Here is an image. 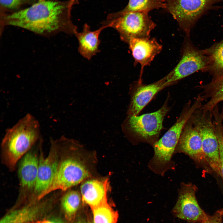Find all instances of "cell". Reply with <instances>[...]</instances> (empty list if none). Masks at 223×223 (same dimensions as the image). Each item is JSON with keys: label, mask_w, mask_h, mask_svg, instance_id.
Returning a JSON list of instances; mask_svg holds the SVG:
<instances>
[{"label": "cell", "mask_w": 223, "mask_h": 223, "mask_svg": "<svg viewBox=\"0 0 223 223\" xmlns=\"http://www.w3.org/2000/svg\"><path fill=\"white\" fill-rule=\"evenodd\" d=\"M199 223H223V209L216 211L211 215L207 217Z\"/></svg>", "instance_id": "26"}, {"label": "cell", "mask_w": 223, "mask_h": 223, "mask_svg": "<svg viewBox=\"0 0 223 223\" xmlns=\"http://www.w3.org/2000/svg\"><path fill=\"white\" fill-rule=\"evenodd\" d=\"M93 214V223H116L118 213L106 202L91 208Z\"/></svg>", "instance_id": "23"}, {"label": "cell", "mask_w": 223, "mask_h": 223, "mask_svg": "<svg viewBox=\"0 0 223 223\" xmlns=\"http://www.w3.org/2000/svg\"><path fill=\"white\" fill-rule=\"evenodd\" d=\"M108 181L96 178H87L80 187L82 201L91 208L107 202Z\"/></svg>", "instance_id": "16"}, {"label": "cell", "mask_w": 223, "mask_h": 223, "mask_svg": "<svg viewBox=\"0 0 223 223\" xmlns=\"http://www.w3.org/2000/svg\"><path fill=\"white\" fill-rule=\"evenodd\" d=\"M50 143L49 153L45 157L43 151L42 141L40 143L37 180L30 202L38 201L45 197V193L54 177L58 163V153L53 139H51Z\"/></svg>", "instance_id": "10"}, {"label": "cell", "mask_w": 223, "mask_h": 223, "mask_svg": "<svg viewBox=\"0 0 223 223\" xmlns=\"http://www.w3.org/2000/svg\"><path fill=\"white\" fill-rule=\"evenodd\" d=\"M29 0H0L1 6L5 9L16 10L28 2Z\"/></svg>", "instance_id": "25"}, {"label": "cell", "mask_w": 223, "mask_h": 223, "mask_svg": "<svg viewBox=\"0 0 223 223\" xmlns=\"http://www.w3.org/2000/svg\"><path fill=\"white\" fill-rule=\"evenodd\" d=\"M87 223H93V222L90 221H88Z\"/></svg>", "instance_id": "29"}, {"label": "cell", "mask_w": 223, "mask_h": 223, "mask_svg": "<svg viewBox=\"0 0 223 223\" xmlns=\"http://www.w3.org/2000/svg\"><path fill=\"white\" fill-rule=\"evenodd\" d=\"M31 202L22 208L7 213L1 220L0 223H28L38 218L45 211L48 204L46 201Z\"/></svg>", "instance_id": "18"}, {"label": "cell", "mask_w": 223, "mask_h": 223, "mask_svg": "<svg viewBox=\"0 0 223 223\" xmlns=\"http://www.w3.org/2000/svg\"><path fill=\"white\" fill-rule=\"evenodd\" d=\"M53 140L58 151V163L53 180L45 197L54 191H66L90 175L85 160L72 151V141L64 136Z\"/></svg>", "instance_id": "3"}, {"label": "cell", "mask_w": 223, "mask_h": 223, "mask_svg": "<svg viewBox=\"0 0 223 223\" xmlns=\"http://www.w3.org/2000/svg\"><path fill=\"white\" fill-rule=\"evenodd\" d=\"M33 223H63L60 221L58 220H44L42 221H34Z\"/></svg>", "instance_id": "27"}, {"label": "cell", "mask_w": 223, "mask_h": 223, "mask_svg": "<svg viewBox=\"0 0 223 223\" xmlns=\"http://www.w3.org/2000/svg\"><path fill=\"white\" fill-rule=\"evenodd\" d=\"M165 0H129L126 6L115 13L118 15L130 12H148L154 9H165Z\"/></svg>", "instance_id": "22"}, {"label": "cell", "mask_w": 223, "mask_h": 223, "mask_svg": "<svg viewBox=\"0 0 223 223\" xmlns=\"http://www.w3.org/2000/svg\"><path fill=\"white\" fill-rule=\"evenodd\" d=\"M202 101L197 97L194 103L183 112L175 124L155 143V155L159 161L165 163L169 160L185 125L201 107Z\"/></svg>", "instance_id": "8"}, {"label": "cell", "mask_w": 223, "mask_h": 223, "mask_svg": "<svg viewBox=\"0 0 223 223\" xmlns=\"http://www.w3.org/2000/svg\"><path fill=\"white\" fill-rule=\"evenodd\" d=\"M202 99H208L201 109L206 112H212L218 103L223 101V74L210 82L203 86Z\"/></svg>", "instance_id": "19"}, {"label": "cell", "mask_w": 223, "mask_h": 223, "mask_svg": "<svg viewBox=\"0 0 223 223\" xmlns=\"http://www.w3.org/2000/svg\"><path fill=\"white\" fill-rule=\"evenodd\" d=\"M39 122L27 114L6 131L1 144L2 164L11 171L15 169L18 161L41 138Z\"/></svg>", "instance_id": "2"}, {"label": "cell", "mask_w": 223, "mask_h": 223, "mask_svg": "<svg viewBox=\"0 0 223 223\" xmlns=\"http://www.w3.org/2000/svg\"><path fill=\"white\" fill-rule=\"evenodd\" d=\"M75 223H86V222L84 221L80 220L77 221Z\"/></svg>", "instance_id": "28"}, {"label": "cell", "mask_w": 223, "mask_h": 223, "mask_svg": "<svg viewBox=\"0 0 223 223\" xmlns=\"http://www.w3.org/2000/svg\"><path fill=\"white\" fill-rule=\"evenodd\" d=\"M19 164L18 176L19 181V197L24 199H31L37 178L39 155L32 150L22 158Z\"/></svg>", "instance_id": "12"}, {"label": "cell", "mask_w": 223, "mask_h": 223, "mask_svg": "<svg viewBox=\"0 0 223 223\" xmlns=\"http://www.w3.org/2000/svg\"><path fill=\"white\" fill-rule=\"evenodd\" d=\"M106 27L102 26L94 31L90 30V26L85 24L82 31H78L75 34L79 43L78 51L80 54L86 59L90 60L99 52L100 33Z\"/></svg>", "instance_id": "17"}, {"label": "cell", "mask_w": 223, "mask_h": 223, "mask_svg": "<svg viewBox=\"0 0 223 223\" xmlns=\"http://www.w3.org/2000/svg\"><path fill=\"white\" fill-rule=\"evenodd\" d=\"M209 58V63L206 72L216 78L223 74V40L214 43L205 49Z\"/></svg>", "instance_id": "20"}, {"label": "cell", "mask_w": 223, "mask_h": 223, "mask_svg": "<svg viewBox=\"0 0 223 223\" xmlns=\"http://www.w3.org/2000/svg\"><path fill=\"white\" fill-rule=\"evenodd\" d=\"M128 44L134 63L141 65L140 77L144 68L150 65L155 56L161 51L162 46L155 38H132Z\"/></svg>", "instance_id": "13"}, {"label": "cell", "mask_w": 223, "mask_h": 223, "mask_svg": "<svg viewBox=\"0 0 223 223\" xmlns=\"http://www.w3.org/2000/svg\"><path fill=\"white\" fill-rule=\"evenodd\" d=\"M79 1L39 0L27 8L10 14L2 13L1 28L14 26L45 36L60 32L75 35L77 28L72 21L71 11Z\"/></svg>", "instance_id": "1"}, {"label": "cell", "mask_w": 223, "mask_h": 223, "mask_svg": "<svg viewBox=\"0 0 223 223\" xmlns=\"http://www.w3.org/2000/svg\"><path fill=\"white\" fill-rule=\"evenodd\" d=\"M215 130L219 144L221 160V176L223 179V126H217Z\"/></svg>", "instance_id": "24"}, {"label": "cell", "mask_w": 223, "mask_h": 223, "mask_svg": "<svg viewBox=\"0 0 223 223\" xmlns=\"http://www.w3.org/2000/svg\"><path fill=\"white\" fill-rule=\"evenodd\" d=\"M82 201L80 192L74 190L66 191L62 197L61 206L66 218L72 221Z\"/></svg>", "instance_id": "21"}, {"label": "cell", "mask_w": 223, "mask_h": 223, "mask_svg": "<svg viewBox=\"0 0 223 223\" xmlns=\"http://www.w3.org/2000/svg\"><path fill=\"white\" fill-rule=\"evenodd\" d=\"M187 123L178 143L179 149L196 162H206L200 133L194 124L188 125Z\"/></svg>", "instance_id": "15"}, {"label": "cell", "mask_w": 223, "mask_h": 223, "mask_svg": "<svg viewBox=\"0 0 223 223\" xmlns=\"http://www.w3.org/2000/svg\"><path fill=\"white\" fill-rule=\"evenodd\" d=\"M207 113V112L202 111V113L195 116L193 123L201 138L206 163L215 173L221 176L219 142L211 114L208 117Z\"/></svg>", "instance_id": "7"}, {"label": "cell", "mask_w": 223, "mask_h": 223, "mask_svg": "<svg viewBox=\"0 0 223 223\" xmlns=\"http://www.w3.org/2000/svg\"></svg>", "instance_id": "30"}, {"label": "cell", "mask_w": 223, "mask_h": 223, "mask_svg": "<svg viewBox=\"0 0 223 223\" xmlns=\"http://www.w3.org/2000/svg\"><path fill=\"white\" fill-rule=\"evenodd\" d=\"M218 0H165V9L189 36L192 28L203 14Z\"/></svg>", "instance_id": "6"}, {"label": "cell", "mask_w": 223, "mask_h": 223, "mask_svg": "<svg viewBox=\"0 0 223 223\" xmlns=\"http://www.w3.org/2000/svg\"><path fill=\"white\" fill-rule=\"evenodd\" d=\"M139 81L132 94L128 109L130 116H137L159 91L167 87L164 77L152 83L145 85Z\"/></svg>", "instance_id": "14"}, {"label": "cell", "mask_w": 223, "mask_h": 223, "mask_svg": "<svg viewBox=\"0 0 223 223\" xmlns=\"http://www.w3.org/2000/svg\"><path fill=\"white\" fill-rule=\"evenodd\" d=\"M106 28H113L119 33L121 40L128 44L132 38H150L156 26L148 12H130L118 15L109 13L102 23Z\"/></svg>", "instance_id": "4"}, {"label": "cell", "mask_w": 223, "mask_h": 223, "mask_svg": "<svg viewBox=\"0 0 223 223\" xmlns=\"http://www.w3.org/2000/svg\"><path fill=\"white\" fill-rule=\"evenodd\" d=\"M196 186L192 184L183 186L173 213L177 217L189 223H199L207 216L200 207L196 196Z\"/></svg>", "instance_id": "11"}, {"label": "cell", "mask_w": 223, "mask_h": 223, "mask_svg": "<svg viewBox=\"0 0 223 223\" xmlns=\"http://www.w3.org/2000/svg\"><path fill=\"white\" fill-rule=\"evenodd\" d=\"M181 57L175 68L164 77L167 86L199 71H206L209 58L205 50H201L186 37L181 49Z\"/></svg>", "instance_id": "5"}, {"label": "cell", "mask_w": 223, "mask_h": 223, "mask_svg": "<svg viewBox=\"0 0 223 223\" xmlns=\"http://www.w3.org/2000/svg\"><path fill=\"white\" fill-rule=\"evenodd\" d=\"M169 110L165 104L154 112L139 116L129 115L124 123V131L143 139L155 138L162 129L164 118Z\"/></svg>", "instance_id": "9"}]
</instances>
